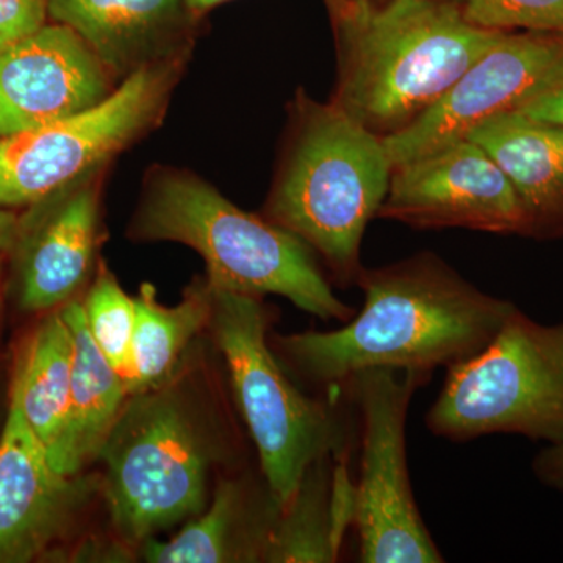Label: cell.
I'll list each match as a JSON object with an SVG mask.
<instances>
[{"instance_id":"obj_23","label":"cell","mask_w":563,"mask_h":563,"mask_svg":"<svg viewBox=\"0 0 563 563\" xmlns=\"http://www.w3.org/2000/svg\"><path fill=\"white\" fill-rule=\"evenodd\" d=\"M466 21L499 32L563 33V0H450Z\"/></svg>"},{"instance_id":"obj_9","label":"cell","mask_w":563,"mask_h":563,"mask_svg":"<svg viewBox=\"0 0 563 563\" xmlns=\"http://www.w3.org/2000/svg\"><path fill=\"white\" fill-rule=\"evenodd\" d=\"M184 58L136 70L91 109L0 139V207L35 206L92 176L162 117Z\"/></svg>"},{"instance_id":"obj_7","label":"cell","mask_w":563,"mask_h":563,"mask_svg":"<svg viewBox=\"0 0 563 563\" xmlns=\"http://www.w3.org/2000/svg\"><path fill=\"white\" fill-rule=\"evenodd\" d=\"M424 424L450 442L509 433L563 446V322L515 310L487 347L448 369Z\"/></svg>"},{"instance_id":"obj_17","label":"cell","mask_w":563,"mask_h":563,"mask_svg":"<svg viewBox=\"0 0 563 563\" xmlns=\"http://www.w3.org/2000/svg\"><path fill=\"white\" fill-rule=\"evenodd\" d=\"M466 139L483 146L512 181L526 213L525 236L563 239V128L507 113Z\"/></svg>"},{"instance_id":"obj_3","label":"cell","mask_w":563,"mask_h":563,"mask_svg":"<svg viewBox=\"0 0 563 563\" xmlns=\"http://www.w3.org/2000/svg\"><path fill=\"white\" fill-rule=\"evenodd\" d=\"M335 24L332 102L380 139L432 109L506 33L477 27L450 0L352 3Z\"/></svg>"},{"instance_id":"obj_13","label":"cell","mask_w":563,"mask_h":563,"mask_svg":"<svg viewBox=\"0 0 563 563\" xmlns=\"http://www.w3.org/2000/svg\"><path fill=\"white\" fill-rule=\"evenodd\" d=\"M114 77L58 22L0 47V139L65 120L113 92Z\"/></svg>"},{"instance_id":"obj_27","label":"cell","mask_w":563,"mask_h":563,"mask_svg":"<svg viewBox=\"0 0 563 563\" xmlns=\"http://www.w3.org/2000/svg\"><path fill=\"white\" fill-rule=\"evenodd\" d=\"M21 231L20 218L11 209L0 207V252L10 250L20 242Z\"/></svg>"},{"instance_id":"obj_10","label":"cell","mask_w":563,"mask_h":563,"mask_svg":"<svg viewBox=\"0 0 563 563\" xmlns=\"http://www.w3.org/2000/svg\"><path fill=\"white\" fill-rule=\"evenodd\" d=\"M562 77L563 33H504L432 109L383 139L393 169L465 140L492 118L518 113Z\"/></svg>"},{"instance_id":"obj_22","label":"cell","mask_w":563,"mask_h":563,"mask_svg":"<svg viewBox=\"0 0 563 563\" xmlns=\"http://www.w3.org/2000/svg\"><path fill=\"white\" fill-rule=\"evenodd\" d=\"M81 307L92 340L128 383L135 331V299L122 290L117 277L102 266Z\"/></svg>"},{"instance_id":"obj_25","label":"cell","mask_w":563,"mask_h":563,"mask_svg":"<svg viewBox=\"0 0 563 563\" xmlns=\"http://www.w3.org/2000/svg\"><path fill=\"white\" fill-rule=\"evenodd\" d=\"M518 113L531 118V120L547 122V124L561 125L563 128V77L555 81L542 95L537 96L523 110Z\"/></svg>"},{"instance_id":"obj_4","label":"cell","mask_w":563,"mask_h":563,"mask_svg":"<svg viewBox=\"0 0 563 563\" xmlns=\"http://www.w3.org/2000/svg\"><path fill=\"white\" fill-rule=\"evenodd\" d=\"M132 233L192 247L217 290L282 296L322 321L346 322L357 312L333 292L301 239L239 209L190 173L165 169L152 177Z\"/></svg>"},{"instance_id":"obj_24","label":"cell","mask_w":563,"mask_h":563,"mask_svg":"<svg viewBox=\"0 0 563 563\" xmlns=\"http://www.w3.org/2000/svg\"><path fill=\"white\" fill-rule=\"evenodd\" d=\"M47 20L46 0H0V47L40 31Z\"/></svg>"},{"instance_id":"obj_21","label":"cell","mask_w":563,"mask_h":563,"mask_svg":"<svg viewBox=\"0 0 563 563\" xmlns=\"http://www.w3.org/2000/svg\"><path fill=\"white\" fill-rule=\"evenodd\" d=\"M135 299L129 395L157 387L180 368L199 333L209 329L213 296L209 282H196L177 306L157 301L151 284Z\"/></svg>"},{"instance_id":"obj_28","label":"cell","mask_w":563,"mask_h":563,"mask_svg":"<svg viewBox=\"0 0 563 563\" xmlns=\"http://www.w3.org/2000/svg\"><path fill=\"white\" fill-rule=\"evenodd\" d=\"M185 2L196 18H202L207 11L213 10L214 7L229 2V0H185Z\"/></svg>"},{"instance_id":"obj_5","label":"cell","mask_w":563,"mask_h":563,"mask_svg":"<svg viewBox=\"0 0 563 563\" xmlns=\"http://www.w3.org/2000/svg\"><path fill=\"white\" fill-rule=\"evenodd\" d=\"M295 117L266 220L317 251L340 284H357L366 225L390 187L384 140L333 102L299 96Z\"/></svg>"},{"instance_id":"obj_14","label":"cell","mask_w":563,"mask_h":563,"mask_svg":"<svg viewBox=\"0 0 563 563\" xmlns=\"http://www.w3.org/2000/svg\"><path fill=\"white\" fill-rule=\"evenodd\" d=\"M52 22L77 33L114 79L184 57L199 18L185 0H46Z\"/></svg>"},{"instance_id":"obj_30","label":"cell","mask_w":563,"mask_h":563,"mask_svg":"<svg viewBox=\"0 0 563 563\" xmlns=\"http://www.w3.org/2000/svg\"><path fill=\"white\" fill-rule=\"evenodd\" d=\"M350 3H357V2H376V0H347Z\"/></svg>"},{"instance_id":"obj_20","label":"cell","mask_w":563,"mask_h":563,"mask_svg":"<svg viewBox=\"0 0 563 563\" xmlns=\"http://www.w3.org/2000/svg\"><path fill=\"white\" fill-rule=\"evenodd\" d=\"M60 313L68 324L74 346L68 440V472L74 476L92 459H98L131 395L122 374L92 340L81 302L70 299Z\"/></svg>"},{"instance_id":"obj_6","label":"cell","mask_w":563,"mask_h":563,"mask_svg":"<svg viewBox=\"0 0 563 563\" xmlns=\"http://www.w3.org/2000/svg\"><path fill=\"white\" fill-rule=\"evenodd\" d=\"M210 288V332L228 365L261 473L284 506L317 459L331 454L350 461L357 410L344 388L314 399L291 383L268 342L272 314L262 298Z\"/></svg>"},{"instance_id":"obj_8","label":"cell","mask_w":563,"mask_h":563,"mask_svg":"<svg viewBox=\"0 0 563 563\" xmlns=\"http://www.w3.org/2000/svg\"><path fill=\"white\" fill-rule=\"evenodd\" d=\"M432 374L373 368L346 385L361 420V476L354 526L363 563H442L422 520L407 465L406 426L415 393Z\"/></svg>"},{"instance_id":"obj_11","label":"cell","mask_w":563,"mask_h":563,"mask_svg":"<svg viewBox=\"0 0 563 563\" xmlns=\"http://www.w3.org/2000/svg\"><path fill=\"white\" fill-rule=\"evenodd\" d=\"M377 217L415 229L526 233L523 203L512 181L470 139L393 169Z\"/></svg>"},{"instance_id":"obj_19","label":"cell","mask_w":563,"mask_h":563,"mask_svg":"<svg viewBox=\"0 0 563 563\" xmlns=\"http://www.w3.org/2000/svg\"><path fill=\"white\" fill-rule=\"evenodd\" d=\"M73 352L68 324L57 310L33 333L11 385V396L46 448L52 465L68 476Z\"/></svg>"},{"instance_id":"obj_31","label":"cell","mask_w":563,"mask_h":563,"mask_svg":"<svg viewBox=\"0 0 563 563\" xmlns=\"http://www.w3.org/2000/svg\"><path fill=\"white\" fill-rule=\"evenodd\" d=\"M0 284H2V258H0Z\"/></svg>"},{"instance_id":"obj_16","label":"cell","mask_w":563,"mask_h":563,"mask_svg":"<svg viewBox=\"0 0 563 563\" xmlns=\"http://www.w3.org/2000/svg\"><path fill=\"white\" fill-rule=\"evenodd\" d=\"M88 177L58 192L29 235L20 269L22 309L43 312L65 306L90 276L98 246L99 191Z\"/></svg>"},{"instance_id":"obj_29","label":"cell","mask_w":563,"mask_h":563,"mask_svg":"<svg viewBox=\"0 0 563 563\" xmlns=\"http://www.w3.org/2000/svg\"><path fill=\"white\" fill-rule=\"evenodd\" d=\"M325 3H328L329 10H331L333 20L335 21L343 18L352 7V3L347 2V0H325Z\"/></svg>"},{"instance_id":"obj_26","label":"cell","mask_w":563,"mask_h":563,"mask_svg":"<svg viewBox=\"0 0 563 563\" xmlns=\"http://www.w3.org/2000/svg\"><path fill=\"white\" fill-rule=\"evenodd\" d=\"M532 473L544 487L563 492V446H544L533 459Z\"/></svg>"},{"instance_id":"obj_15","label":"cell","mask_w":563,"mask_h":563,"mask_svg":"<svg viewBox=\"0 0 563 563\" xmlns=\"http://www.w3.org/2000/svg\"><path fill=\"white\" fill-rule=\"evenodd\" d=\"M282 504L265 477L222 479L210 504L166 542L143 543L151 563H255L265 561L266 547Z\"/></svg>"},{"instance_id":"obj_1","label":"cell","mask_w":563,"mask_h":563,"mask_svg":"<svg viewBox=\"0 0 563 563\" xmlns=\"http://www.w3.org/2000/svg\"><path fill=\"white\" fill-rule=\"evenodd\" d=\"M357 285L365 301L342 328L274 339L282 363L329 391L365 369L432 374L461 365L487 347L518 309L463 279L432 252L363 268Z\"/></svg>"},{"instance_id":"obj_18","label":"cell","mask_w":563,"mask_h":563,"mask_svg":"<svg viewBox=\"0 0 563 563\" xmlns=\"http://www.w3.org/2000/svg\"><path fill=\"white\" fill-rule=\"evenodd\" d=\"M347 462L322 455L306 470L280 507L263 562L339 561L344 536L354 523L355 484Z\"/></svg>"},{"instance_id":"obj_12","label":"cell","mask_w":563,"mask_h":563,"mask_svg":"<svg viewBox=\"0 0 563 563\" xmlns=\"http://www.w3.org/2000/svg\"><path fill=\"white\" fill-rule=\"evenodd\" d=\"M102 479L55 468L11 396L0 435V563H27L62 540L85 514Z\"/></svg>"},{"instance_id":"obj_2","label":"cell","mask_w":563,"mask_h":563,"mask_svg":"<svg viewBox=\"0 0 563 563\" xmlns=\"http://www.w3.org/2000/svg\"><path fill=\"white\" fill-rule=\"evenodd\" d=\"M199 369L185 358L166 383L129 396L99 451L102 493L125 547L198 517L211 470L242 461L239 428Z\"/></svg>"}]
</instances>
